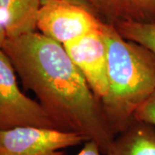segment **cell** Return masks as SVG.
<instances>
[{
	"instance_id": "1",
	"label": "cell",
	"mask_w": 155,
	"mask_h": 155,
	"mask_svg": "<svg viewBox=\"0 0 155 155\" xmlns=\"http://www.w3.org/2000/svg\"><path fill=\"white\" fill-rule=\"evenodd\" d=\"M2 49L23 88L35 95L56 128L93 140L105 155L116 135L64 47L35 30L7 38Z\"/></svg>"
},
{
	"instance_id": "2",
	"label": "cell",
	"mask_w": 155,
	"mask_h": 155,
	"mask_svg": "<svg viewBox=\"0 0 155 155\" xmlns=\"http://www.w3.org/2000/svg\"><path fill=\"white\" fill-rule=\"evenodd\" d=\"M108 92L100 100L105 120L115 135L133 122L135 111L155 92V54L124 38L115 25L105 23Z\"/></svg>"
},
{
	"instance_id": "3",
	"label": "cell",
	"mask_w": 155,
	"mask_h": 155,
	"mask_svg": "<svg viewBox=\"0 0 155 155\" xmlns=\"http://www.w3.org/2000/svg\"><path fill=\"white\" fill-rule=\"evenodd\" d=\"M23 126L56 128L38 102L22 93L12 63L0 49V131Z\"/></svg>"
},
{
	"instance_id": "4",
	"label": "cell",
	"mask_w": 155,
	"mask_h": 155,
	"mask_svg": "<svg viewBox=\"0 0 155 155\" xmlns=\"http://www.w3.org/2000/svg\"><path fill=\"white\" fill-rule=\"evenodd\" d=\"M104 22L86 7L67 0H47L39 10L36 29L64 45L102 29Z\"/></svg>"
},
{
	"instance_id": "5",
	"label": "cell",
	"mask_w": 155,
	"mask_h": 155,
	"mask_svg": "<svg viewBox=\"0 0 155 155\" xmlns=\"http://www.w3.org/2000/svg\"><path fill=\"white\" fill-rule=\"evenodd\" d=\"M74 132L23 126L0 131V155H62L69 147L85 142Z\"/></svg>"
},
{
	"instance_id": "6",
	"label": "cell",
	"mask_w": 155,
	"mask_h": 155,
	"mask_svg": "<svg viewBox=\"0 0 155 155\" xmlns=\"http://www.w3.org/2000/svg\"><path fill=\"white\" fill-rule=\"evenodd\" d=\"M62 46L95 96L99 101L104 97L108 92L109 83L104 27Z\"/></svg>"
},
{
	"instance_id": "7",
	"label": "cell",
	"mask_w": 155,
	"mask_h": 155,
	"mask_svg": "<svg viewBox=\"0 0 155 155\" xmlns=\"http://www.w3.org/2000/svg\"><path fill=\"white\" fill-rule=\"evenodd\" d=\"M91 11L105 23L155 24V0H86Z\"/></svg>"
},
{
	"instance_id": "8",
	"label": "cell",
	"mask_w": 155,
	"mask_h": 155,
	"mask_svg": "<svg viewBox=\"0 0 155 155\" xmlns=\"http://www.w3.org/2000/svg\"><path fill=\"white\" fill-rule=\"evenodd\" d=\"M41 0H0V22L7 38H14L36 29Z\"/></svg>"
},
{
	"instance_id": "9",
	"label": "cell",
	"mask_w": 155,
	"mask_h": 155,
	"mask_svg": "<svg viewBox=\"0 0 155 155\" xmlns=\"http://www.w3.org/2000/svg\"><path fill=\"white\" fill-rule=\"evenodd\" d=\"M105 155H155V127L134 120L115 136Z\"/></svg>"
},
{
	"instance_id": "10",
	"label": "cell",
	"mask_w": 155,
	"mask_h": 155,
	"mask_svg": "<svg viewBox=\"0 0 155 155\" xmlns=\"http://www.w3.org/2000/svg\"><path fill=\"white\" fill-rule=\"evenodd\" d=\"M115 27L124 38L144 46L155 54V24L123 22Z\"/></svg>"
},
{
	"instance_id": "11",
	"label": "cell",
	"mask_w": 155,
	"mask_h": 155,
	"mask_svg": "<svg viewBox=\"0 0 155 155\" xmlns=\"http://www.w3.org/2000/svg\"><path fill=\"white\" fill-rule=\"evenodd\" d=\"M134 119L149 123L155 127V92L137 109Z\"/></svg>"
},
{
	"instance_id": "12",
	"label": "cell",
	"mask_w": 155,
	"mask_h": 155,
	"mask_svg": "<svg viewBox=\"0 0 155 155\" xmlns=\"http://www.w3.org/2000/svg\"><path fill=\"white\" fill-rule=\"evenodd\" d=\"M76 155H104L98 145L93 140H86L82 149Z\"/></svg>"
},
{
	"instance_id": "13",
	"label": "cell",
	"mask_w": 155,
	"mask_h": 155,
	"mask_svg": "<svg viewBox=\"0 0 155 155\" xmlns=\"http://www.w3.org/2000/svg\"><path fill=\"white\" fill-rule=\"evenodd\" d=\"M6 39H7V35H6L5 30L4 27H3L2 23L0 22V49L3 48V46L5 44V42Z\"/></svg>"
},
{
	"instance_id": "14",
	"label": "cell",
	"mask_w": 155,
	"mask_h": 155,
	"mask_svg": "<svg viewBox=\"0 0 155 155\" xmlns=\"http://www.w3.org/2000/svg\"><path fill=\"white\" fill-rule=\"evenodd\" d=\"M47 0H41V4L42 5L43 3H45ZM67 1H70V2H73V3H76L78 5H83L84 7H86L87 9H89L90 11H91V9H90V7H89L88 4H87V2H86V0H67Z\"/></svg>"
}]
</instances>
